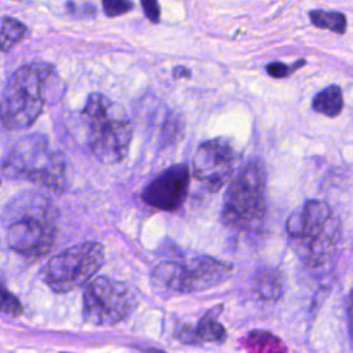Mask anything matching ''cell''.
Listing matches in <instances>:
<instances>
[{"label":"cell","mask_w":353,"mask_h":353,"mask_svg":"<svg viewBox=\"0 0 353 353\" xmlns=\"http://www.w3.org/2000/svg\"><path fill=\"white\" fill-rule=\"evenodd\" d=\"M284 277L274 268H259L252 277V288L265 301H277L284 294Z\"/></svg>","instance_id":"obj_13"},{"label":"cell","mask_w":353,"mask_h":353,"mask_svg":"<svg viewBox=\"0 0 353 353\" xmlns=\"http://www.w3.org/2000/svg\"><path fill=\"white\" fill-rule=\"evenodd\" d=\"M81 116L92 154L105 164L121 161L132 138L131 123L124 110L106 95L94 92L88 97Z\"/></svg>","instance_id":"obj_3"},{"label":"cell","mask_w":353,"mask_h":353,"mask_svg":"<svg viewBox=\"0 0 353 353\" xmlns=\"http://www.w3.org/2000/svg\"><path fill=\"white\" fill-rule=\"evenodd\" d=\"M222 306L211 307L194 327L182 324L175 328V336L183 343H199V342H212L223 343L226 339V330L218 321Z\"/></svg>","instance_id":"obj_12"},{"label":"cell","mask_w":353,"mask_h":353,"mask_svg":"<svg viewBox=\"0 0 353 353\" xmlns=\"http://www.w3.org/2000/svg\"><path fill=\"white\" fill-rule=\"evenodd\" d=\"M287 234L299 259L309 268H319L334 255L341 239V223L328 204L307 200L290 215Z\"/></svg>","instance_id":"obj_1"},{"label":"cell","mask_w":353,"mask_h":353,"mask_svg":"<svg viewBox=\"0 0 353 353\" xmlns=\"http://www.w3.org/2000/svg\"><path fill=\"white\" fill-rule=\"evenodd\" d=\"M190 70L185 66H176L174 68V77L175 79H183V77H190Z\"/></svg>","instance_id":"obj_23"},{"label":"cell","mask_w":353,"mask_h":353,"mask_svg":"<svg viewBox=\"0 0 353 353\" xmlns=\"http://www.w3.org/2000/svg\"><path fill=\"white\" fill-rule=\"evenodd\" d=\"M137 306L130 285L108 277H97L83 292V317L95 325H113L127 319Z\"/></svg>","instance_id":"obj_9"},{"label":"cell","mask_w":353,"mask_h":353,"mask_svg":"<svg viewBox=\"0 0 353 353\" xmlns=\"http://www.w3.org/2000/svg\"><path fill=\"white\" fill-rule=\"evenodd\" d=\"M266 174L261 161L244 164L229 182L223 197L222 221L241 230H258L266 214Z\"/></svg>","instance_id":"obj_5"},{"label":"cell","mask_w":353,"mask_h":353,"mask_svg":"<svg viewBox=\"0 0 353 353\" xmlns=\"http://www.w3.org/2000/svg\"><path fill=\"white\" fill-rule=\"evenodd\" d=\"M245 346L250 353H287L283 342L265 330L251 331L247 336Z\"/></svg>","instance_id":"obj_15"},{"label":"cell","mask_w":353,"mask_h":353,"mask_svg":"<svg viewBox=\"0 0 353 353\" xmlns=\"http://www.w3.org/2000/svg\"><path fill=\"white\" fill-rule=\"evenodd\" d=\"M103 12L108 17H119L132 10V0H102Z\"/></svg>","instance_id":"obj_20"},{"label":"cell","mask_w":353,"mask_h":353,"mask_svg":"<svg viewBox=\"0 0 353 353\" xmlns=\"http://www.w3.org/2000/svg\"><path fill=\"white\" fill-rule=\"evenodd\" d=\"M143 12L146 15V18L153 22L157 23L160 21V6L157 0H141Z\"/></svg>","instance_id":"obj_21"},{"label":"cell","mask_w":353,"mask_h":353,"mask_svg":"<svg viewBox=\"0 0 353 353\" xmlns=\"http://www.w3.org/2000/svg\"><path fill=\"white\" fill-rule=\"evenodd\" d=\"M236 152L225 138L203 142L193 156V175L208 190L218 192L234 171Z\"/></svg>","instance_id":"obj_10"},{"label":"cell","mask_w":353,"mask_h":353,"mask_svg":"<svg viewBox=\"0 0 353 353\" xmlns=\"http://www.w3.org/2000/svg\"><path fill=\"white\" fill-rule=\"evenodd\" d=\"M146 353H165V352H163V350H148Z\"/></svg>","instance_id":"obj_24"},{"label":"cell","mask_w":353,"mask_h":353,"mask_svg":"<svg viewBox=\"0 0 353 353\" xmlns=\"http://www.w3.org/2000/svg\"><path fill=\"white\" fill-rule=\"evenodd\" d=\"M306 63L305 59H298L294 65H287L284 62H279V61H274V62H270L266 65V72L270 77L273 79H284L287 76H290L294 70H296L298 68L303 66Z\"/></svg>","instance_id":"obj_19"},{"label":"cell","mask_w":353,"mask_h":353,"mask_svg":"<svg viewBox=\"0 0 353 353\" xmlns=\"http://www.w3.org/2000/svg\"><path fill=\"white\" fill-rule=\"evenodd\" d=\"M0 312L14 317L22 313V305L19 303L18 298L3 287H0Z\"/></svg>","instance_id":"obj_18"},{"label":"cell","mask_w":353,"mask_h":353,"mask_svg":"<svg viewBox=\"0 0 353 353\" xmlns=\"http://www.w3.org/2000/svg\"><path fill=\"white\" fill-rule=\"evenodd\" d=\"M55 208L50 199L26 192L12 200L6 211L10 247L23 255H43L57 234Z\"/></svg>","instance_id":"obj_2"},{"label":"cell","mask_w":353,"mask_h":353,"mask_svg":"<svg viewBox=\"0 0 353 353\" xmlns=\"http://www.w3.org/2000/svg\"><path fill=\"white\" fill-rule=\"evenodd\" d=\"M54 69L43 62L21 66L10 77L0 99V121L8 130L29 127L41 113Z\"/></svg>","instance_id":"obj_4"},{"label":"cell","mask_w":353,"mask_h":353,"mask_svg":"<svg viewBox=\"0 0 353 353\" xmlns=\"http://www.w3.org/2000/svg\"><path fill=\"white\" fill-rule=\"evenodd\" d=\"M232 266L212 256H197L186 262H163L153 272V284L167 294H189L223 283Z\"/></svg>","instance_id":"obj_7"},{"label":"cell","mask_w":353,"mask_h":353,"mask_svg":"<svg viewBox=\"0 0 353 353\" xmlns=\"http://www.w3.org/2000/svg\"><path fill=\"white\" fill-rule=\"evenodd\" d=\"M190 170L186 164H174L157 175L142 192L146 204L163 210L175 211L186 200L189 193Z\"/></svg>","instance_id":"obj_11"},{"label":"cell","mask_w":353,"mask_h":353,"mask_svg":"<svg viewBox=\"0 0 353 353\" xmlns=\"http://www.w3.org/2000/svg\"><path fill=\"white\" fill-rule=\"evenodd\" d=\"M3 174L61 192L66 181V161L61 152L50 146L46 137L34 134L22 138L11 148L3 163Z\"/></svg>","instance_id":"obj_6"},{"label":"cell","mask_w":353,"mask_h":353,"mask_svg":"<svg viewBox=\"0 0 353 353\" xmlns=\"http://www.w3.org/2000/svg\"><path fill=\"white\" fill-rule=\"evenodd\" d=\"M347 319H349V331L353 341V291L350 292V296L347 301Z\"/></svg>","instance_id":"obj_22"},{"label":"cell","mask_w":353,"mask_h":353,"mask_svg":"<svg viewBox=\"0 0 353 353\" xmlns=\"http://www.w3.org/2000/svg\"><path fill=\"white\" fill-rule=\"evenodd\" d=\"M309 18L314 26H317L320 29L332 30L339 34H343L347 28V19H346L345 14H342V12L313 10L309 12Z\"/></svg>","instance_id":"obj_16"},{"label":"cell","mask_w":353,"mask_h":353,"mask_svg":"<svg viewBox=\"0 0 353 353\" xmlns=\"http://www.w3.org/2000/svg\"><path fill=\"white\" fill-rule=\"evenodd\" d=\"M26 33V28L15 18L6 17L0 28V50L8 51L18 44Z\"/></svg>","instance_id":"obj_17"},{"label":"cell","mask_w":353,"mask_h":353,"mask_svg":"<svg viewBox=\"0 0 353 353\" xmlns=\"http://www.w3.org/2000/svg\"><path fill=\"white\" fill-rule=\"evenodd\" d=\"M103 262V247L84 241L52 256L43 269V280L55 292H69L87 284Z\"/></svg>","instance_id":"obj_8"},{"label":"cell","mask_w":353,"mask_h":353,"mask_svg":"<svg viewBox=\"0 0 353 353\" xmlns=\"http://www.w3.org/2000/svg\"><path fill=\"white\" fill-rule=\"evenodd\" d=\"M313 109L327 117H336L343 108L342 90L338 85H330L321 90L312 102Z\"/></svg>","instance_id":"obj_14"}]
</instances>
